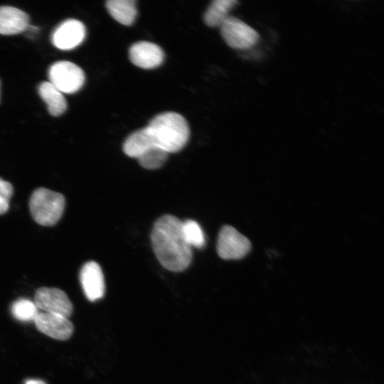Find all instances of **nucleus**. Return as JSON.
<instances>
[{"mask_svg": "<svg viewBox=\"0 0 384 384\" xmlns=\"http://www.w3.org/2000/svg\"><path fill=\"white\" fill-rule=\"evenodd\" d=\"M38 92L52 116L58 117L65 112L67 109V102L63 93L49 81L41 82L38 86Z\"/></svg>", "mask_w": 384, "mask_h": 384, "instance_id": "4468645a", "label": "nucleus"}, {"mask_svg": "<svg viewBox=\"0 0 384 384\" xmlns=\"http://www.w3.org/2000/svg\"><path fill=\"white\" fill-rule=\"evenodd\" d=\"M13 193L11 183L0 178V215L4 214L9 210Z\"/></svg>", "mask_w": 384, "mask_h": 384, "instance_id": "aec40b11", "label": "nucleus"}, {"mask_svg": "<svg viewBox=\"0 0 384 384\" xmlns=\"http://www.w3.org/2000/svg\"><path fill=\"white\" fill-rule=\"evenodd\" d=\"M11 313L18 320L29 321H33L38 311L34 302L21 298L14 302Z\"/></svg>", "mask_w": 384, "mask_h": 384, "instance_id": "6ab92c4d", "label": "nucleus"}, {"mask_svg": "<svg viewBox=\"0 0 384 384\" xmlns=\"http://www.w3.org/2000/svg\"><path fill=\"white\" fill-rule=\"evenodd\" d=\"M0 94H1V82H0Z\"/></svg>", "mask_w": 384, "mask_h": 384, "instance_id": "4be33fe9", "label": "nucleus"}, {"mask_svg": "<svg viewBox=\"0 0 384 384\" xmlns=\"http://www.w3.org/2000/svg\"><path fill=\"white\" fill-rule=\"evenodd\" d=\"M34 303L38 309L44 312L55 314L68 318L71 316L73 306L67 294L55 287H41L35 293Z\"/></svg>", "mask_w": 384, "mask_h": 384, "instance_id": "0eeeda50", "label": "nucleus"}, {"mask_svg": "<svg viewBox=\"0 0 384 384\" xmlns=\"http://www.w3.org/2000/svg\"><path fill=\"white\" fill-rule=\"evenodd\" d=\"M80 281L87 299L90 302H95L104 296V275L96 262L90 261L84 264L80 272Z\"/></svg>", "mask_w": 384, "mask_h": 384, "instance_id": "9b49d317", "label": "nucleus"}, {"mask_svg": "<svg viewBox=\"0 0 384 384\" xmlns=\"http://www.w3.org/2000/svg\"><path fill=\"white\" fill-rule=\"evenodd\" d=\"M26 384H46V383L41 380L30 379L26 381Z\"/></svg>", "mask_w": 384, "mask_h": 384, "instance_id": "412c9836", "label": "nucleus"}, {"mask_svg": "<svg viewBox=\"0 0 384 384\" xmlns=\"http://www.w3.org/2000/svg\"><path fill=\"white\" fill-rule=\"evenodd\" d=\"M110 16L119 23L131 26L137 14V2L134 0H109L105 4Z\"/></svg>", "mask_w": 384, "mask_h": 384, "instance_id": "2eb2a0df", "label": "nucleus"}, {"mask_svg": "<svg viewBox=\"0 0 384 384\" xmlns=\"http://www.w3.org/2000/svg\"><path fill=\"white\" fill-rule=\"evenodd\" d=\"M220 28L224 41L234 49L250 48L259 40V34L255 30L233 16H228Z\"/></svg>", "mask_w": 384, "mask_h": 384, "instance_id": "39448f33", "label": "nucleus"}, {"mask_svg": "<svg viewBox=\"0 0 384 384\" xmlns=\"http://www.w3.org/2000/svg\"><path fill=\"white\" fill-rule=\"evenodd\" d=\"M28 26L29 16L23 11L10 6H0V34H18Z\"/></svg>", "mask_w": 384, "mask_h": 384, "instance_id": "f8f14e48", "label": "nucleus"}, {"mask_svg": "<svg viewBox=\"0 0 384 384\" xmlns=\"http://www.w3.org/2000/svg\"><path fill=\"white\" fill-rule=\"evenodd\" d=\"M85 34V26L81 21L69 18L55 28L51 36V41L58 49L72 50L82 43Z\"/></svg>", "mask_w": 384, "mask_h": 384, "instance_id": "6e6552de", "label": "nucleus"}, {"mask_svg": "<svg viewBox=\"0 0 384 384\" xmlns=\"http://www.w3.org/2000/svg\"><path fill=\"white\" fill-rule=\"evenodd\" d=\"M49 82L62 93L73 94L84 85V71L76 64L66 60L53 63L48 70Z\"/></svg>", "mask_w": 384, "mask_h": 384, "instance_id": "20e7f679", "label": "nucleus"}, {"mask_svg": "<svg viewBox=\"0 0 384 384\" xmlns=\"http://www.w3.org/2000/svg\"><path fill=\"white\" fill-rule=\"evenodd\" d=\"M156 145L149 129L146 127L127 137L123 144V151L128 156L138 159Z\"/></svg>", "mask_w": 384, "mask_h": 384, "instance_id": "ddd939ff", "label": "nucleus"}, {"mask_svg": "<svg viewBox=\"0 0 384 384\" xmlns=\"http://www.w3.org/2000/svg\"><path fill=\"white\" fill-rule=\"evenodd\" d=\"M65 205V197L58 192L40 187L31 194L29 209L39 225L52 226L61 218Z\"/></svg>", "mask_w": 384, "mask_h": 384, "instance_id": "7ed1b4c3", "label": "nucleus"}, {"mask_svg": "<svg viewBox=\"0 0 384 384\" xmlns=\"http://www.w3.org/2000/svg\"><path fill=\"white\" fill-rule=\"evenodd\" d=\"M33 321L39 331L57 340L68 339L74 330L68 318L55 314L38 311Z\"/></svg>", "mask_w": 384, "mask_h": 384, "instance_id": "1a4fd4ad", "label": "nucleus"}, {"mask_svg": "<svg viewBox=\"0 0 384 384\" xmlns=\"http://www.w3.org/2000/svg\"><path fill=\"white\" fill-rule=\"evenodd\" d=\"M151 240L156 258L166 270L181 272L191 264V247L183 236L182 221L176 216L159 218L153 226Z\"/></svg>", "mask_w": 384, "mask_h": 384, "instance_id": "f257e3e1", "label": "nucleus"}, {"mask_svg": "<svg viewBox=\"0 0 384 384\" xmlns=\"http://www.w3.org/2000/svg\"><path fill=\"white\" fill-rule=\"evenodd\" d=\"M183 234L187 243L192 247H203L206 244L204 233L199 224L193 220L182 221Z\"/></svg>", "mask_w": 384, "mask_h": 384, "instance_id": "a211bd4d", "label": "nucleus"}, {"mask_svg": "<svg viewBox=\"0 0 384 384\" xmlns=\"http://www.w3.org/2000/svg\"><path fill=\"white\" fill-rule=\"evenodd\" d=\"M146 127L155 144L169 154L181 150L190 136L186 119L174 112H166L156 115Z\"/></svg>", "mask_w": 384, "mask_h": 384, "instance_id": "f03ea898", "label": "nucleus"}, {"mask_svg": "<svg viewBox=\"0 0 384 384\" xmlns=\"http://www.w3.org/2000/svg\"><path fill=\"white\" fill-rule=\"evenodd\" d=\"M130 61L143 69H153L161 65L164 59L163 50L156 44L149 41H139L129 49Z\"/></svg>", "mask_w": 384, "mask_h": 384, "instance_id": "9d476101", "label": "nucleus"}, {"mask_svg": "<svg viewBox=\"0 0 384 384\" xmlns=\"http://www.w3.org/2000/svg\"><path fill=\"white\" fill-rule=\"evenodd\" d=\"M238 3L235 0H215L206 11L203 20L209 27H220L229 16V11Z\"/></svg>", "mask_w": 384, "mask_h": 384, "instance_id": "dca6fc26", "label": "nucleus"}, {"mask_svg": "<svg viewBox=\"0 0 384 384\" xmlns=\"http://www.w3.org/2000/svg\"><path fill=\"white\" fill-rule=\"evenodd\" d=\"M247 238L230 225L223 226L218 235L217 252L224 260L243 258L251 250Z\"/></svg>", "mask_w": 384, "mask_h": 384, "instance_id": "423d86ee", "label": "nucleus"}, {"mask_svg": "<svg viewBox=\"0 0 384 384\" xmlns=\"http://www.w3.org/2000/svg\"><path fill=\"white\" fill-rule=\"evenodd\" d=\"M168 156L169 153L156 145L139 156L137 160L144 169H157L164 164Z\"/></svg>", "mask_w": 384, "mask_h": 384, "instance_id": "f3484780", "label": "nucleus"}]
</instances>
